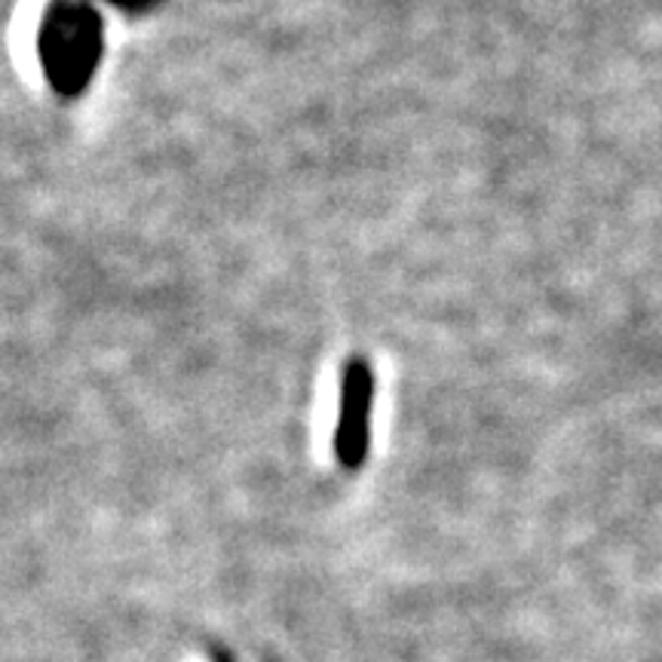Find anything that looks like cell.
<instances>
[{"label": "cell", "instance_id": "7a4b0ae2", "mask_svg": "<svg viewBox=\"0 0 662 662\" xmlns=\"http://www.w3.org/2000/svg\"><path fill=\"white\" fill-rule=\"evenodd\" d=\"M368 412H372V372L353 362L343 380V402H340V457L353 466L365 454V432H368Z\"/></svg>", "mask_w": 662, "mask_h": 662}, {"label": "cell", "instance_id": "6da1fadb", "mask_svg": "<svg viewBox=\"0 0 662 662\" xmlns=\"http://www.w3.org/2000/svg\"><path fill=\"white\" fill-rule=\"evenodd\" d=\"M99 50V25L83 7H59L47 18V68L59 80L62 90H77L90 77Z\"/></svg>", "mask_w": 662, "mask_h": 662}]
</instances>
